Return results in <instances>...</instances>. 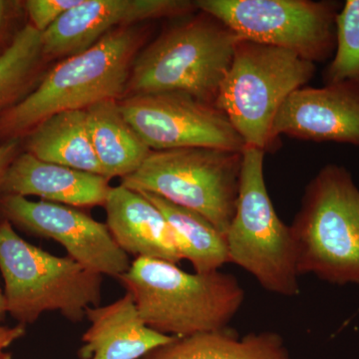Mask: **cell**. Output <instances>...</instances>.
<instances>
[{"mask_svg":"<svg viewBox=\"0 0 359 359\" xmlns=\"http://www.w3.org/2000/svg\"><path fill=\"white\" fill-rule=\"evenodd\" d=\"M142 41L137 28H117L82 53L62 59L20 102L0 115V144L20 141L58 113L121 100Z\"/></svg>","mask_w":359,"mask_h":359,"instance_id":"6da1fadb","label":"cell"},{"mask_svg":"<svg viewBox=\"0 0 359 359\" xmlns=\"http://www.w3.org/2000/svg\"><path fill=\"white\" fill-rule=\"evenodd\" d=\"M117 280L133 297L144 323L169 337L229 327L245 301L242 285L231 273H187L150 257H136Z\"/></svg>","mask_w":359,"mask_h":359,"instance_id":"7a4b0ae2","label":"cell"},{"mask_svg":"<svg viewBox=\"0 0 359 359\" xmlns=\"http://www.w3.org/2000/svg\"><path fill=\"white\" fill-rule=\"evenodd\" d=\"M238 41L223 22L201 11L137 54L124 97L180 92L215 105Z\"/></svg>","mask_w":359,"mask_h":359,"instance_id":"3957f363","label":"cell"},{"mask_svg":"<svg viewBox=\"0 0 359 359\" xmlns=\"http://www.w3.org/2000/svg\"><path fill=\"white\" fill-rule=\"evenodd\" d=\"M0 273L6 313L23 327L47 311L78 323L100 306L103 276L30 244L6 219L0 222Z\"/></svg>","mask_w":359,"mask_h":359,"instance_id":"277c9868","label":"cell"},{"mask_svg":"<svg viewBox=\"0 0 359 359\" xmlns=\"http://www.w3.org/2000/svg\"><path fill=\"white\" fill-rule=\"evenodd\" d=\"M290 229L299 275L359 283V189L346 168L325 165L309 182Z\"/></svg>","mask_w":359,"mask_h":359,"instance_id":"5b68a950","label":"cell"},{"mask_svg":"<svg viewBox=\"0 0 359 359\" xmlns=\"http://www.w3.org/2000/svg\"><path fill=\"white\" fill-rule=\"evenodd\" d=\"M316 63L285 49L238 40L215 106L245 147L271 150L276 115L287 97L313 79Z\"/></svg>","mask_w":359,"mask_h":359,"instance_id":"8992f818","label":"cell"},{"mask_svg":"<svg viewBox=\"0 0 359 359\" xmlns=\"http://www.w3.org/2000/svg\"><path fill=\"white\" fill-rule=\"evenodd\" d=\"M264 153L243 150L235 215L226 233L230 263L256 278L263 289L285 297L299 294L297 250L290 226L276 214L264 174Z\"/></svg>","mask_w":359,"mask_h":359,"instance_id":"52a82bcc","label":"cell"},{"mask_svg":"<svg viewBox=\"0 0 359 359\" xmlns=\"http://www.w3.org/2000/svg\"><path fill=\"white\" fill-rule=\"evenodd\" d=\"M242 163L243 151H152L136 172L122 179L121 185L198 212L226 236L237 205Z\"/></svg>","mask_w":359,"mask_h":359,"instance_id":"ba28073f","label":"cell"},{"mask_svg":"<svg viewBox=\"0 0 359 359\" xmlns=\"http://www.w3.org/2000/svg\"><path fill=\"white\" fill-rule=\"evenodd\" d=\"M238 40L290 50L311 62L334 53L339 4L311 0H197Z\"/></svg>","mask_w":359,"mask_h":359,"instance_id":"9c48e42d","label":"cell"},{"mask_svg":"<svg viewBox=\"0 0 359 359\" xmlns=\"http://www.w3.org/2000/svg\"><path fill=\"white\" fill-rule=\"evenodd\" d=\"M126 121L152 151L205 147L244 150L226 115L212 104L180 92L141 94L119 100Z\"/></svg>","mask_w":359,"mask_h":359,"instance_id":"30bf717a","label":"cell"},{"mask_svg":"<svg viewBox=\"0 0 359 359\" xmlns=\"http://www.w3.org/2000/svg\"><path fill=\"white\" fill-rule=\"evenodd\" d=\"M0 212L26 233L55 241L68 257L99 275L118 278L131 266L129 255L116 244L107 224L78 208L1 195Z\"/></svg>","mask_w":359,"mask_h":359,"instance_id":"8fae6325","label":"cell"},{"mask_svg":"<svg viewBox=\"0 0 359 359\" xmlns=\"http://www.w3.org/2000/svg\"><path fill=\"white\" fill-rule=\"evenodd\" d=\"M197 8L188 0H82L42 35L47 59L82 53L108 33L138 22L187 15Z\"/></svg>","mask_w":359,"mask_h":359,"instance_id":"7c38bea8","label":"cell"},{"mask_svg":"<svg viewBox=\"0 0 359 359\" xmlns=\"http://www.w3.org/2000/svg\"><path fill=\"white\" fill-rule=\"evenodd\" d=\"M273 137L334 142L359 148V86L325 84L292 92L276 115Z\"/></svg>","mask_w":359,"mask_h":359,"instance_id":"4fadbf2b","label":"cell"},{"mask_svg":"<svg viewBox=\"0 0 359 359\" xmlns=\"http://www.w3.org/2000/svg\"><path fill=\"white\" fill-rule=\"evenodd\" d=\"M104 208L111 236L127 255L183 261L171 224L145 196L122 185L112 187Z\"/></svg>","mask_w":359,"mask_h":359,"instance_id":"5bb4252c","label":"cell"},{"mask_svg":"<svg viewBox=\"0 0 359 359\" xmlns=\"http://www.w3.org/2000/svg\"><path fill=\"white\" fill-rule=\"evenodd\" d=\"M109 181L100 175L45 162L25 152L9 168L1 195L33 196L78 209L104 207L112 189Z\"/></svg>","mask_w":359,"mask_h":359,"instance_id":"9a60e30c","label":"cell"},{"mask_svg":"<svg viewBox=\"0 0 359 359\" xmlns=\"http://www.w3.org/2000/svg\"><path fill=\"white\" fill-rule=\"evenodd\" d=\"M85 318L90 327L82 337L80 359H140L175 337L149 327L128 292L107 306L87 309Z\"/></svg>","mask_w":359,"mask_h":359,"instance_id":"2e32d148","label":"cell"},{"mask_svg":"<svg viewBox=\"0 0 359 359\" xmlns=\"http://www.w3.org/2000/svg\"><path fill=\"white\" fill-rule=\"evenodd\" d=\"M140 359H292L289 349L275 332H252L240 337L224 330L174 337Z\"/></svg>","mask_w":359,"mask_h":359,"instance_id":"e0dca14e","label":"cell"},{"mask_svg":"<svg viewBox=\"0 0 359 359\" xmlns=\"http://www.w3.org/2000/svg\"><path fill=\"white\" fill-rule=\"evenodd\" d=\"M87 126L103 176L123 179L136 172L152 152L125 119L119 100L101 101L90 106Z\"/></svg>","mask_w":359,"mask_h":359,"instance_id":"ac0fdd59","label":"cell"},{"mask_svg":"<svg viewBox=\"0 0 359 359\" xmlns=\"http://www.w3.org/2000/svg\"><path fill=\"white\" fill-rule=\"evenodd\" d=\"M25 138V152L40 160L103 176L90 139L85 110L51 116Z\"/></svg>","mask_w":359,"mask_h":359,"instance_id":"d6986e66","label":"cell"},{"mask_svg":"<svg viewBox=\"0 0 359 359\" xmlns=\"http://www.w3.org/2000/svg\"><path fill=\"white\" fill-rule=\"evenodd\" d=\"M166 217L175 231L180 252L196 273L219 271L230 263L226 236L198 212L180 207L153 194L139 192Z\"/></svg>","mask_w":359,"mask_h":359,"instance_id":"ffe728a7","label":"cell"},{"mask_svg":"<svg viewBox=\"0 0 359 359\" xmlns=\"http://www.w3.org/2000/svg\"><path fill=\"white\" fill-rule=\"evenodd\" d=\"M43 61L41 33L29 23L0 54V115L32 92Z\"/></svg>","mask_w":359,"mask_h":359,"instance_id":"44dd1931","label":"cell"},{"mask_svg":"<svg viewBox=\"0 0 359 359\" xmlns=\"http://www.w3.org/2000/svg\"><path fill=\"white\" fill-rule=\"evenodd\" d=\"M325 84L359 86V0H347L335 21L334 56L323 73Z\"/></svg>","mask_w":359,"mask_h":359,"instance_id":"7402d4cb","label":"cell"},{"mask_svg":"<svg viewBox=\"0 0 359 359\" xmlns=\"http://www.w3.org/2000/svg\"><path fill=\"white\" fill-rule=\"evenodd\" d=\"M82 0H27L25 8L30 25L43 33L63 15L78 6Z\"/></svg>","mask_w":359,"mask_h":359,"instance_id":"603a6c76","label":"cell"},{"mask_svg":"<svg viewBox=\"0 0 359 359\" xmlns=\"http://www.w3.org/2000/svg\"><path fill=\"white\" fill-rule=\"evenodd\" d=\"M20 141H9L0 144V196L9 168L20 153Z\"/></svg>","mask_w":359,"mask_h":359,"instance_id":"cb8c5ba5","label":"cell"},{"mask_svg":"<svg viewBox=\"0 0 359 359\" xmlns=\"http://www.w3.org/2000/svg\"><path fill=\"white\" fill-rule=\"evenodd\" d=\"M25 334V327L23 325H18L16 327H8L0 325V359H11V355L4 351Z\"/></svg>","mask_w":359,"mask_h":359,"instance_id":"d4e9b609","label":"cell"},{"mask_svg":"<svg viewBox=\"0 0 359 359\" xmlns=\"http://www.w3.org/2000/svg\"><path fill=\"white\" fill-rule=\"evenodd\" d=\"M6 314V299H4V290L0 287V321L4 320V316Z\"/></svg>","mask_w":359,"mask_h":359,"instance_id":"484cf974","label":"cell"},{"mask_svg":"<svg viewBox=\"0 0 359 359\" xmlns=\"http://www.w3.org/2000/svg\"><path fill=\"white\" fill-rule=\"evenodd\" d=\"M6 2L0 0V27H1L2 21H4V13H6Z\"/></svg>","mask_w":359,"mask_h":359,"instance_id":"4316f807","label":"cell"}]
</instances>
